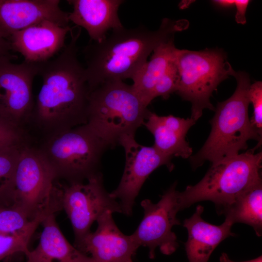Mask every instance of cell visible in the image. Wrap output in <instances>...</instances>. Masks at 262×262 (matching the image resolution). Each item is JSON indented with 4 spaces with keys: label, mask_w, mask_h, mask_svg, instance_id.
Masks as SVG:
<instances>
[{
    "label": "cell",
    "mask_w": 262,
    "mask_h": 262,
    "mask_svg": "<svg viewBox=\"0 0 262 262\" xmlns=\"http://www.w3.org/2000/svg\"><path fill=\"white\" fill-rule=\"evenodd\" d=\"M81 33L70 32L71 39L60 54L36 63L42 85L34 103L32 118L48 134L87 122L90 90L85 68L78 58Z\"/></svg>",
    "instance_id": "cell-1"
},
{
    "label": "cell",
    "mask_w": 262,
    "mask_h": 262,
    "mask_svg": "<svg viewBox=\"0 0 262 262\" xmlns=\"http://www.w3.org/2000/svg\"><path fill=\"white\" fill-rule=\"evenodd\" d=\"M187 26L185 20L165 18L154 31L144 26L123 27L113 30L100 42L90 41L83 53L90 92L107 82L132 79L155 49Z\"/></svg>",
    "instance_id": "cell-2"
},
{
    "label": "cell",
    "mask_w": 262,
    "mask_h": 262,
    "mask_svg": "<svg viewBox=\"0 0 262 262\" xmlns=\"http://www.w3.org/2000/svg\"><path fill=\"white\" fill-rule=\"evenodd\" d=\"M230 76L236 79V89L230 98L217 104L215 114L210 121L212 129L209 137L201 148L189 158L194 169L206 161L212 164L239 154L240 150L247 148L249 140L258 142L256 148L261 146L262 136L252 126L248 117L249 76L233 69Z\"/></svg>",
    "instance_id": "cell-3"
},
{
    "label": "cell",
    "mask_w": 262,
    "mask_h": 262,
    "mask_svg": "<svg viewBox=\"0 0 262 262\" xmlns=\"http://www.w3.org/2000/svg\"><path fill=\"white\" fill-rule=\"evenodd\" d=\"M224 158L212 163L204 177L194 185L178 192L180 211L200 201H210L217 213L224 210L240 195L262 183V154L255 149Z\"/></svg>",
    "instance_id": "cell-4"
},
{
    "label": "cell",
    "mask_w": 262,
    "mask_h": 262,
    "mask_svg": "<svg viewBox=\"0 0 262 262\" xmlns=\"http://www.w3.org/2000/svg\"><path fill=\"white\" fill-rule=\"evenodd\" d=\"M131 85L123 81L104 83L90 94L87 124L109 147L134 135L149 111Z\"/></svg>",
    "instance_id": "cell-5"
},
{
    "label": "cell",
    "mask_w": 262,
    "mask_h": 262,
    "mask_svg": "<svg viewBox=\"0 0 262 262\" xmlns=\"http://www.w3.org/2000/svg\"><path fill=\"white\" fill-rule=\"evenodd\" d=\"M109 147L87 124L49 134L39 149L57 178L82 182L98 172Z\"/></svg>",
    "instance_id": "cell-6"
},
{
    "label": "cell",
    "mask_w": 262,
    "mask_h": 262,
    "mask_svg": "<svg viewBox=\"0 0 262 262\" xmlns=\"http://www.w3.org/2000/svg\"><path fill=\"white\" fill-rule=\"evenodd\" d=\"M176 59L179 80L176 92L191 103L190 117L196 121L204 109L215 110L211 97L218 85L230 76L233 68L225 53L217 49H178Z\"/></svg>",
    "instance_id": "cell-7"
},
{
    "label": "cell",
    "mask_w": 262,
    "mask_h": 262,
    "mask_svg": "<svg viewBox=\"0 0 262 262\" xmlns=\"http://www.w3.org/2000/svg\"><path fill=\"white\" fill-rule=\"evenodd\" d=\"M56 174L39 148L22 146L15 175L14 202L31 221L58 199Z\"/></svg>",
    "instance_id": "cell-8"
},
{
    "label": "cell",
    "mask_w": 262,
    "mask_h": 262,
    "mask_svg": "<svg viewBox=\"0 0 262 262\" xmlns=\"http://www.w3.org/2000/svg\"><path fill=\"white\" fill-rule=\"evenodd\" d=\"M87 182H74L61 187L62 207L71 223L77 246L91 231L93 222L106 211L122 213L120 204L107 192L101 173Z\"/></svg>",
    "instance_id": "cell-9"
},
{
    "label": "cell",
    "mask_w": 262,
    "mask_h": 262,
    "mask_svg": "<svg viewBox=\"0 0 262 262\" xmlns=\"http://www.w3.org/2000/svg\"><path fill=\"white\" fill-rule=\"evenodd\" d=\"M176 185L175 182L157 203L147 199L141 203L144 216L131 235L139 247L144 246L148 248L150 259L154 258L157 247L163 254L169 255L179 246L177 236L172 231L174 226L180 224L177 218V214L180 211Z\"/></svg>",
    "instance_id": "cell-10"
},
{
    "label": "cell",
    "mask_w": 262,
    "mask_h": 262,
    "mask_svg": "<svg viewBox=\"0 0 262 262\" xmlns=\"http://www.w3.org/2000/svg\"><path fill=\"white\" fill-rule=\"evenodd\" d=\"M37 72V64L0 60V117L16 128L21 129L32 118L33 84Z\"/></svg>",
    "instance_id": "cell-11"
},
{
    "label": "cell",
    "mask_w": 262,
    "mask_h": 262,
    "mask_svg": "<svg viewBox=\"0 0 262 262\" xmlns=\"http://www.w3.org/2000/svg\"><path fill=\"white\" fill-rule=\"evenodd\" d=\"M118 145L125 152V166L119 185L110 195L119 200L122 213L130 216L135 198L149 175L161 166H166L169 171L174 166L172 158L162 153L153 146L138 144L134 135L122 137Z\"/></svg>",
    "instance_id": "cell-12"
},
{
    "label": "cell",
    "mask_w": 262,
    "mask_h": 262,
    "mask_svg": "<svg viewBox=\"0 0 262 262\" xmlns=\"http://www.w3.org/2000/svg\"><path fill=\"white\" fill-rule=\"evenodd\" d=\"M59 0H0V37L8 40L14 33L43 21L69 26L68 13Z\"/></svg>",
    "instance_id": "cell-13"
},
{
    "label": "cell",
    "mask_w": 262,
    "mask_h": 262,
    "mask_svg": "<svg viewBox=\"0 0 262 262\" xmlns=\"http://www.w3.org/2000/svg\"><path fill=\"white\" fill-rule=\"evenodd\" d=\"M113 213L106 211L96 221L98 227L75 247L91 255L95 262H129L139 247L131 235L123 233L115 223Z\"/></svg>",
    "instance_id": "cell-14"
},
{
    "label": "cell",
    "mask_w": 262,
    "mask_h": 262,
    "mask_svg": "<svg viewBox=\"0 0 262 262\" xmlns=\"http://www.w3.org/2000/svg\"><path fill=\"white\" fill-rule=\"evenodd\" d=\"M72 29L49 21L33 25L12 34L8 39L12 50L28 63H39L52 58L65 46L66 35Z\"/></svg>",
    "instance_id": "cell-15"
},
{
    "label": "cell",
    "mask_w": 262,
    "mask_h": 262,
    "mask_svg": "<svg viewBox=\"0 0 262 262\" xmlns=\"http://www.w3.org/2000/svg\"><path fill=\"white\" fill-rule=\"evenodd\" d=\"M73 8L68 13L69 21L83 28L90 41L99 42L110 30L123 27L118 16L121 0H69Z\"/></svg>",
    "instance_id": "cell-16"
},
{
    "label": "cell",
    "mask_w": 262,
    "mask_h": 262,
    "mask_svg": "<svg viewBox=\"0 0 262 262\" xmlns=\"http://www.w3.org/2000/svg\"><path fill=\"white\" fill-rule=\"evenodd\" d=\"M203 211V206H197L194 214L183 222L188 234L185 248L189 262H208L221 242L235 235L231 231L233 224L230 220L225 218L219 226L211 224L202 218Z\"/></svg>",
    "instance_id": "cell-17"
},
{
    "label": "cell",
    "mask_w": 262,
    "mask_h": 262,
    "mask_svg": "<svg viewBox=\"0 0 262 262\" xmlns=\"http://www.w3.org/2000/svg\"><path fill=\"white\" fill-rule=\"evenodd\" d=\"M196 121L170 115L160 116L148 112L143 125L152 134L153 146L162 153L173 158H190L193 150L186 140V134Z\"/></svg>",
    "instance_id": "cell-18"
},
{
    "label": "cell",
    "mask_w": 262,
    "mask_h": 262,
    "mask_svg": "<svg viewBox=\"0 0 262 262\" xmlns=\"http://www.w3.org/2000/svg\"><path fill=\"white\" fill-rule=\"evenodd\" d=\"M43 230L39 243L25 254L26 262H95L72 246L60 230L54 213L42 221Z\"/></svg>",
    "instance_id": "cell-19"
},
{
    "label": "cell",
    "mask_w": 262,
    "mask_h": 262,
    "mask_svg": "<svg viewBox=\"0 0 262 262\" xmlns=\"http://www.w3.org/2000/svg\"><path fill=\"white\" fill-rule=\"evenodd\" d=\"M178 50L174 38L162 43L132 78L131 86L147 106L153 100L155 87L175 59Z\"/></svg>",
    "instance_id": "cell-20"
},
{
    "label": "cell",
    "mask_w": 262,
    "mask_h": 262,
    "mask_svg": "<svg viewBox=\"0 0 262 262\" xmlns=\"http://www.w3.org/2000/svg\"><path fill=\"white\" fill-rule=\"evenodd\" d=\"M234 224L242 223L250 226L256 234H262V183L238 196L223 213Z\"/></svg>",
    "instance_id": "cell-21"
},
{
    "label": "cell",
    "mask_w": 262,
    "mask_h": 262,
    "mask_svg": "<svg viewBox=\"0 0 262 262\" xmlns=\"http://www.w3.org/2000/svg\"><path fill=\"white\" fill-rule=\"evenodd\" d=\"M24 143L0 148V206L14 202L15 175L20 152Z\"/></svg>",
    "instance_id": "cell-22"
},
{
    "label": "cell",
    "mask_w": 262,
    "mask_h": 262,
    "mask_svg": "<svg viewBox=\"0 0 262 262\" xmlns=\"http://www.w3.org/2000/svg\"><path fill=\"white\" fill-rule=\"evenodd\" d=\"M51 213H54V211L49 209L31 221L21 230L9 235H0V261L9 262L17 254L25 255L30 250L28 243L38 225Z\"/></svg>",
    "instance_id": "cell-23"
},
{
    "label": "cell",
    "mask_w": 262,
    "mask_h": 262,
    "mask_svg": "<svg viewBox=\"0 0 262 262\" xmlns=\"http://www.w3.org/2000/svg\"><path fill=\"white\" fill-rule=\"evenodd\" d=\"M30 221L24 213L14 206L3 207L0 211V235H9L18 231Z\"/></svg>",
    "instance_id": "cell-24"
},
{
    "label": "cell",
    "mask_w": 262,
    "mask_h": 262,
    "mask_svg": "<svg viewBox=\"0 0 262 262\" xmlns=\"http://www.w3.org/2000/svg\"><path fill=\"white\" fill-rule=\"evenodd\" d=\"M176 58L177 55L166 72L155 86L153 93V99L158 97L166 99L172 93L176 91L179 80Z\"/></svg>",
    "instance_id": "cell-25"
},
{
    "label": "cell",
    "mask_w": 262,
    "mask_h": 262,
    "mask_svg": "<svg viewBox=\"0 0 262 262\" xmlns=\"http://www.w3.org/2000/svg\"><path fill=\"white\" fill-rule=\"evenodd\" d=\"M248 96L253 108V116L250 119L252 126L262 136V83L257 81L249 86Z\"/></svg>",
    "instance_id": "cell-26"
},
{
    "label": "cell",
    "mask_w": 262,
    "mask_h": 262,
    "mask_svg": "<svg viewBox=\"0 0 262 262\" xmlns=\"http://www.w3.org/2000/svg\"><path fill=\"white\" fill-rule=\"evenodd\" d=\"M22 143L21 130L13 127L0 117V148Z\"/></svg>",
    "instance_id": "cell-27"
},
{
    "label": "cell",
    "mask_w": 262,
    "mask_h": 262,
    "mask_svg": "<svg viewBox=\"0 0 262 262\" xmlns=\"http://www.w3.org/2000/svg\"><path fill=\"white\" fill-rule=\"evenodd\" d=\"M250 1L248 0H235L234 6L236 8L235 20L237 23L244 24L246 22V12Z\"/></svg>",
    "instance_id": "cell-28"
},
{
    "label": "cell",
    "mask_w": 262,
    "mask_h": 262,
    "mask_svg": "<svg viewBox=\"0 0 262 262\" xmlns=\"http://www.w3.org/2000/svg\"><path fill=\"white\" fill-rule=\"evenodd\" d=\"M11 50L12 49L9 41L0 37V60L5 58L12 60L16 57L11 53Z\"/></svg>",
    "instance_id": "cell-29"
},
{
    "label": "cell",
    "mask_w": 262,
    "mask_h": 262,
    "mask_svg": "<svg viewBox=\"0 0 262 262\" xmlns=\"http://www.w3.org/2000/svg\"><path fill=\"white\" fill-rule=\"evenodd\" d=\"M219 261L220 262H237L230 259L227 254L226 253H223L221 254L219 258ZM240 262H262V256H260L254 259Z\"/></svg>",
    "instance_id": "cell-30"
},
{
    "label": "cell",
    "mask_w": 262,
    "mask_h": 262,
    "mask_svg": "<svg viewBox=\"0 0 262 262\" xmlns=\"http://www.w3.org/2000/svg\"><path fill=\"white\" fill-rule=\"evenodd\" d=\"M214 3L222 7L228 8L234 5V0H218L213 1Z\"/></svg>",
    "instance_id": "cell-31"
},
{
    "label": "cell",
    "mask_w": 262,
    "mask_h": 262,
    "mask_svg": "<svg viewBox=\"0 0 262 262\" xmlns=\"http://www.w3.org/2000/svg\"><path fill=\"white\" fill-rule=\"evenodd\" d=\"M4 207H2L0 206V211Z\"/></svg>",
    "instance_id": "cell-32"
},
{
    "label": "cell",
    "mask_w": 262,
    "mask_h": 262,
    "mask_svg": "<svg viewBox=\"0 0 262 262\" xmlns=\"http://www.w3.org/2000/svg\"><path fill=\"white\" fill-rule=\"evenodd\" d=\"M132 262V261H130V262Z\"/></svg>",
    "instance_id": "cell-33"
}]
</instances>
